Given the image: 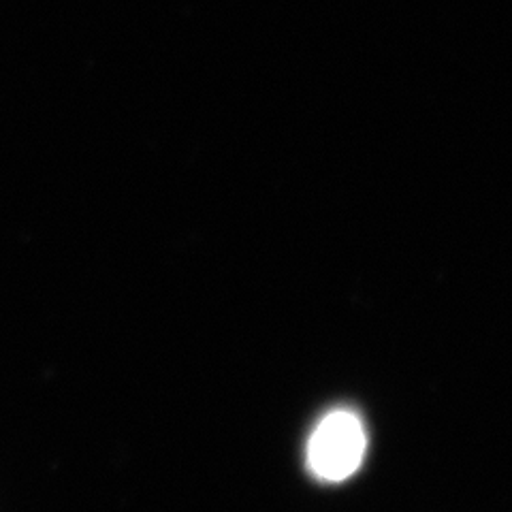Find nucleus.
<instances>
[{
  "label": "nucleus",
  "instance_id": "obj_1",
  "mask_svg": "<svg viewBox=\"0 0 512 512\" xmlns=\"http://www.w3.org/2000/svg\"><path fill=\"white\" fill-rule=\"evenodd\" d=\"M365 451L367 434L361 416L348 408L331 410L310 434L308 470L325 483H342L361 468Z\"/></svg>",
  "mask_w": 512,
  "mask_h": 512
}]
</instances>
